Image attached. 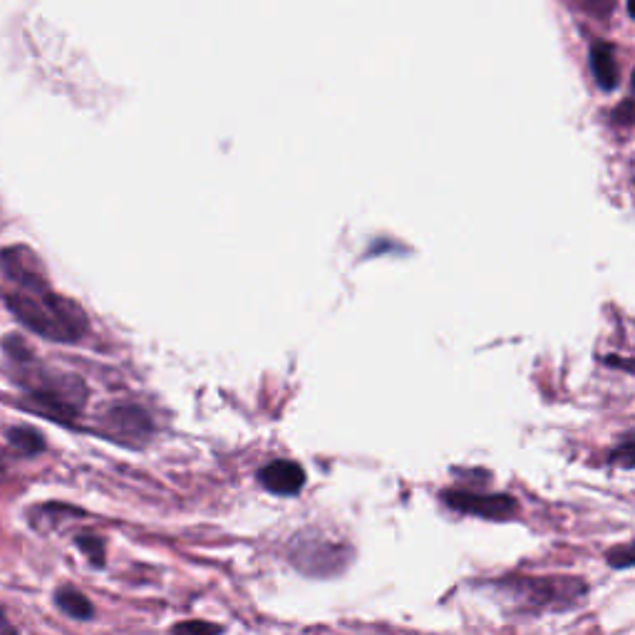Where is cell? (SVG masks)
<instances>
[{
  "mask_svg": "<svg viewBox=\"0 0 635 635\" xmlns=\"http://www.w3.org/2000/svg\"><path fill=\"white\" fill-rule=\"evenodd\" d=\"M174 631H219L216 626H206V623H179Z\"/></svg>",
  "mask_w": 635,
  "mask_h": 635,
  "instance_id": "obj_12",
  "label": "cell"
},
{
  "mask_svg": "<svg viewBox=\"0 0 635 635\" xmlns=\"http://www.w3.org/2000/svg\"><path fill=\"white\" fill-rule=\"evenodd\" d=\"M621 115H623V125H631V100H626L623 102V107H621Z\"/></svg>",
  "mask_w": 635,
  "mask_h": 635,
  "instance_id": "obj_13",
  "label": "cell"
},
{
  "mask_svg": "<svg viewBox=\"0 0 635 635\" xmlns=\"http://www.w3.org/2000/svg\"><path fill=\"white\" fill-rule=\"evenodd\" d=\"M583 3L591 8V13H598V15H606L608 8H611L613 0H583Z\"/></svg>",
  "mask_w": 635,
  "mask_h": 635,
  "instance_id": "obj_11",
  "label": "cell"
},
{
  "mask_svg": "<svg viewBox=\"0 0 635 635\" xmlns=\"http://www.w3.org/2000/svg\"><path fill=\"white\" fill-rule=\"evenodd\" d=\"M5 353L13 368L15 385L25 392L30 410L43 412L60 422H70L82 410L87 397L82 380L38 363L35 355L28 353V348L20 343L18 335H10L5 340Z\"/></svg>",
  "mask_w": 635,
  "mask_h": 635,
  "instance_id": "obj_2",
  "label": "cell"
},
{
  "mask_svg": "<svg viewBox=\"0 0 635 635\" xmlns=\"http://www.w3.org/2000/svg\"><path fill=\"white\" fill-rule=\"evenodd\" d=\"M0 273L5 283H10L8 291H3L5 306L35 335L55 343H77L87 333L82 308L48 286L33 251L23 246L0 251Z\"/></svg>",
  "mask_w": 635,
  "mask_h": 635,
  "instance_id": "obj_1",
  "label": "cell"
},
{
  "mask_svg": "<svg viewBox=\"0 0 635 635\" xmlns=\"http://www.w3.org/2000/svg\"><path fill=\"white\" fill-rule=\"evenodd\" d=\"M588 63H591V72L596 77L598 87L603 92H611L618 87V65L613 48L608 43H593L591 53H588Z\"/></svg>",
  "mask_w": 635,
  "mask_h": 635,
  "instance_id": "obj_5",
  "label": "cell"
},
{
  "mask_svg": "<svg viewBox=\"0 0 635 635\" xmlns=\"http://www.w3.org/2000/svg\"><path fill=\"white\" fill-rule=\"evenodd\" d=\"M55 606L65 613V616L75 618V621H90L95 616V606L82 596L75 588H60L55 593Z\"/></svg>",
  "mask_w": 635,
  "mask_h": 635,
  "instance_id": "obj_7",
  "label": "cell"
},
{
  "mask_svg": "<svg viewBox=\"0 0 635 635\" xmlns=\"http://www.w3.org/2000/svg\"><path fill=\"white\" fill-rule=\"evenodd\" d=\"M77 546L87 554V559L95 566L105 564V546H102V539L95 534H82L77 536Z\"/></svg>",
  "mask_w": 635,
  "mask_h": 635,
  "instance_id": "obj_9",
  "label": "cell"
},
{
  "mask_svg": "<svg viewBox=\"0 0 635 635\" xmlns=\"http://www.w3.org/2000/svg\"><path fill=\"white\" fill-rule=\"evenodd\" d=\"M8 442L10 447L18 449L23 457H33V454L43 452L45 440L38 430H30V427H15V430L8 432Z\"/></svg>",
  "mask_w": 635,
  "mask_h": 635,
  "instance_id": "obj_8",
  "label": "cell"
},
{
  "mask_svg": "<svg viewBox=\"0 0 635 635\" xmlns=\"http://www.w3.org/2000/svg\"><path fill=\"white\" fill-rule=\"evenodd\" d=\"M445 504H449L452 509L464 511V514H477L482 519H497V521H507L516 514L519 504L514 499L507 497V494H474V492H459V489H447L442 494Z\"/></svg>",
  "mask_w": 635,
  "mask_h": 635,
  "instance_id": "obj_3",
  "label": "cell"
},
{
  "mask_svg": "<svg viewBox=\"0 0 635 635\" xmlns=\"http://www.w3.org/2000/svg\"><path fill=\"white\" fill-rule=\"evenodd\" d=\"M258 482L266 492L278 494V497H296L306 487V472L301 464L291 462V459H276L258 469Z\"/></svg>",
  "mask_w": 635,
  "mask_h": 635,
  "instance_id": "obj_4",
  "label": "cell"
},
{
  "mask_svg": "<svg viewBox=\"0 0 635 635\" xmlns=\"http://www.w3.org/2000/svg\"><path fill=\"white\" fill-rule=\"evenodd\" d=\"M107 425L117 437H144L149 432L147 415L137 407H115L107 415Z\"/></svg>",
  "mask_w": 635,
  "mask_h": 635,
  "instance_id": "obj_6",
  "label": "cell"
},
{
  "mask_svg": "<svg viewBox=\"0 0 635 635\" xmlns=\"http://www.w3.org/2000/svg\"><path fill=\"white\" fill-rule=\"evenodd\" d=\"M608 564L616 566V569H631V566H633V549H631V544H623L621 549L608 551Z\"/></svg>",
  "mask_w": 635,
  "mask_h": 635,
  "instance_id": "obj_10",
  "label": "cell"
}]
</instances>
